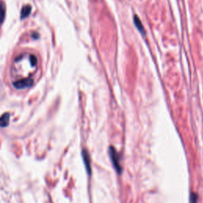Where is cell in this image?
I'll return each instance as SVG.
<instances>
[{
    "mask_svg": "<svg viewBox=\"0 0 203 203\" xmlns=\"http://www.w3.org/2000/svg\"><path fill=\"white\" fill-rule=\"evenodd\" d=\"M109 155H110V158H111V162H112L114 169L117 173L121 174L122 172V167L121 165V163H120V156L117 151H116V149L113 146L110 147Z\"/></svg>",
    "mask_w": 203,
    "mask_h": 203,
    "instance_id": "cell-1",
    "label": "cell"
},
{
    "mask_svg": "<svg viewBox=\"0 0 203 203\" xmlns=\"http://www.w3.org/2000/svg\"><path fill=\"white\" fill-rule=\"evenodd\" d=\"M33 84V80L31 78H26L22 80L15 81L13 83V86L14 88L18 90H22V89H26L30 87Z\"/></svg>",
    "mask_w": 203,
    "mask_h": 203,
    "instance_id": "cell-2",
    "label": "cell"
},
{
    "mask_svg": "<svg viewBox=\"0 0 203 203\" xmlns=\"http://www.w3.org/2000/svg\"><path fill=\"white\" fill-rule=\"evenodd\" d=\"M83 159L84 165H85V168H86V172L87 174L90 175L91 174V157H90V155H89L88 152L84 149L83 151Z\"/></svg>",
    "mask_w": 203,
    "mask_h": 203,
    "instance_id": "cell-3",
    "label": "cell"
},
{
    "mask_svg": "<svg viewBox=\"0 0 203 203\" xmlns=\"http://www.w3.org/2000/svg\"><path fill=\"white\" fill-rule=\"evenodd\" d=\"M133 22H134L135 26L138 29L140 33H141L142 35H145V30H144L143 24H142L141 21V19H140L138 16L134 15V17H133Z\"/></svg>",
    "mask_w": 203,
    "mask_h": 203,
    "instance_id": "cell-4",
    "label": "cell"
},
{
    "mask_svg": "<svg viewBox=\"0 0 203 203\" xmlns=\"http://www.w3.org/2000/svg\"><path fill=\"white\" fill-rule=\"evenodd\" d=\"M10 122V114L8 113L4 114L0 117V127L1 128H5L9 125Z\"/></svg>",
    "mask_w": 203,
    "mask_h": 203,
    "instance_id": "cell-5",
    "label": "cell"
},
{
    "mask_svg": "<svg viewBox=\"0 0 203 203\" xmlns=\"http://www.w3.org/2000/svg\"><path fill=\"white\" fill-rule=\"evenodd\" d=\"M6 7L3 2H0V25L4 21L5 15H6Z\"/></svg>",
    "mask_w": 203,
    "mask_h": 203,
    "instance_id": "cell-6",
    "label": "cell"
},
{
    "mask_svg": "<svg viewBox=\"0 0 203 203\" xmlns=\"http://www.w3.org/2000/svg\"><path fill=\"white\" fill-rule=\"evenodd\" d=\"M31 10H32V8H31L30 6H29V5H28V6H25L22 10V15H21V18H26V17H28V16L29 15V14H30Z\"/></svg>",
    "mask_w": 203,
    "mask_h": 203,
    "instance_id": "cell-7",
    "label": "cell"
},
{
    "mask_svg": "<svg viewBox=\"0 0 203 203\" xmlns=\"http://www.w3.org/2000/svg\"><path fill=\"white\" fill-rule=\"evenodd\" d=\"M198 200V195L195 193H191L190 194V203H197Z\"/></svg>",
    "mask_w": 203,
    "mask_h": 203,
    "instance_id": "cell-8",
    "label": "cell"
},
{
    "mask_svg": "<svg viewBox=\"0 0 203 203\" xmlns=\"http://www.w3.org/2000/svg\"><path fill=\"white\" fill-rule=\"evenodd\" d=\"M29 60H30L31 65H33V66H36L37 65V58L34 56H31L30 58H29Z\"/></svg>",
    "mask_w": 203,
    "mask_h": 203,
    "instance_id": "cell-9",
    "label": "cell"
}]
</instances>
